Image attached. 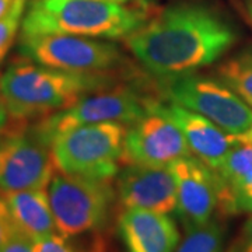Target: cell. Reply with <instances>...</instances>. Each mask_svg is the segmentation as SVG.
<instances>
[{
	"mask_svg": "<svg viewBox=\"0 0 252 252\" xmlns=\"http://www.w3.org/2000/svg\"><path fill=\"white\" fill-rule=\"evenodd\" d=\"M238 39L219 11L202 3H175L150 17L126 46L157 80L198 72L224 56Z\"/></svg>",
	"mask_w": 252,
	"mask_h": 252,
	"instance_id": "cell-1",
	"label": "cell"
},
{
	"mask_svg": "<svg viewBox=\"0 0 252 252\" xmlns=\"http://www.w3.org/2000/svg\"><path fill=\"white\" fill-rule=\"evenodd\" d=\"M117 84L114 74L63 72L23 56L0 76V95L11 119L30 121L69 108L89 94Z\"/></svg>",
	"mask_w": 252,
	"mask_h": 252,
	"instance_id": "cell-2",
	"label": "cell"
},
{
	"mask_svg": "<svg viewBox=\"0 0 252 252\" xmlns=\"http://www.w3.org/2000/svg\"><path fill=\"white\" fill-rule=\"evenodd\" d=\"M152 17L146 4L99 0H32L24 13L21 35L69 34L97 39H121Z\"/></svg>",
	"mask_w": 252,
	"mask_h": 252,
	"instance_id": "cell-3",
	"label": "cell"
},
{
	"mask_svg": "<svg viewBox=\"0 0 252 252\" xmlns=\"http://www.w3.org/2000/svg\"><path fill=\"white\" fill-rule=\"evenodd\" d=\"M126 127L118 122L83 125L56 136L51 144L59 172L93 180L112 181L124 156Z\"/></svg>",
	"mask_w": 252,
	"mask_h": 252,
	"instance_id": "cell-4",
	"label": "cell"
},
{
	"mask_svg": "<svg viewBox=\"0 0 252 252\" xmlns=\"http://www.w3.org/2000/svg\"><path fill=\"white\" fill-rule=\"evenodd\" d=\"M46 190L56 231L63 237L102 230L117 198L112 181L93 180L59 171L55 172Z\"/></svg>",
	"mask_w": 252,
	"mask_h": 252,
	"instance_id": "cell-5",
	"label": "cell"
},
{
	"mask_svg": "<svg viewBox=\"0 0 252 252\" xmlns=\"http://www.w3.org/2000/svg\"><path fill=\"white\" fill-rule=\"evenodd\" d=\"M164 101L207 118L231 136H243L252 125V108L217 77L189 73L158 80Z\"/></svg>",
	"mask_w": 252,
	"mask_h": 252,
	"instance_id": "cell-6",
	"label": "cell"
},
{
	"mask_svg": "<svg viewBox=\"0 0 252 252\" xmlns=\"http://www.w3.org/2000/svg\"><path fill=\"white\" fill-rule=\"evenodd\" d=\"M18 48L30 61L63 72L112 74L125 62L117 44L69 34L20 35Z\"/></svg>",
	"mask_w": 252,
	"mask_h": 252,
	"instance_id": "cell-7",
	"label": "cell"
},
{
	"mask_svg": "<svg viewBox=\"0 0 252 252\" xmlns=\"http://www.w3.org/2000/svg\"><path fill=\"white\" fill-rule=\"evenodd\" d=\"M51 146L28 121H16L0 135V192L45 189L56 171Z\"/></svg>",
	"mask_w": 252,
	"mask_h": 252,
	"instance_id": "cell-8",
	"label": "cell"
},
{
	"mask_svg": "<svg viewBox=\"0 0 252 252\" xmlns=\"http://www.w3.org/2000/svg\"><path fill=\"white\" fill-rule=\"evenodd\" d=\"M147 95L124 84H117L81 98L72 107L38 118L32 125L46 143L52 144L56 136L83 125L118 122L132 125L146 112Z\"/></svg>",
	"mask_w": 252,
	"mask_h": 252,
	"instance_id": "cell-9",
	"label": "cell"
},
{
	"mask_svg": "<svg viewBox=\"0 0 252 252\" xmlns=\"http://www.w3.org/2000/svg\"><path fill=\"white\" fill-rule=\"evenodd\" d=\"M189 154L188 143L178 126L153 109L146 108L143 115L126 129L124 164L170 167Z\"/></svg>",
	"mask_w": 252,
	"mask_h": 252,
	"instance_id": "cell-10",
	"label": "cell"
},
{
	"mask_svg": "<svg viewBox=\"0 0 252 252\" xmlns=\"http://www.w3.org/2000/svg\"><path fill=\"white\" fill-rule=\"evenodd\" d=\"M177 187L175 213L185 231L206 224L219 205V187L215 170L193 154L170 165Z\"/></svg>",
	"mask_w": 252,
	"mask_h": 252,
	"instance_id": "cell-11",
	"label": "cell"
},
{
	"mask_svg": "<svg viewBox=\"0 0 252 252\" xmlns=\"http://www.w3.org/2000/svg\"><path fill=\"white\" fill-rule=\"evenodd\" d=\"M115 193L125 209L170 215L177 209V187L170 167L126 164L118 172Z\"/></svg>",
	"mask_w": 252,
	"mask_h": 252,
	"instance_id": "cell-12",
	"label": "cell"
},
{
	"mask_svg": "<svg viewBox=\"0 0 252 252\" xmlns=\"http://www.w3.org/2000/svg\"><path fill=\"white\" fill-rule=\"evenodd\" d=\"M146 108L153 109L172 121L185 137L190 154L206 162L213 170L219 167L238 140V136L228 135L207 118L177 104L147 97Z\"/></svg>",
	"mask_w": 252,
	"mask_h": 252,
	"instance_id": "cell-13",
	"label": "cell"
},
{
	"mask_svg": "<svg viewBox=\"0 0 252 252\" xmlns=\"http://www.w3.org/2000/svg\"><path fill=\"white\" fill-rule=\"evenodd\" d=\"M118 230L127 252H175L181 240L171 217L144 209H125Z\"/></svg>",
	"mask_w": 252,
	"mask_h": 252,
	"instance_id": "cell-14",
	"label": "cell"
},
{
	"mask_svg": "<svg viewBox=\"0 0 252 252\" xmlns=\"http://www.w3.org/2000/svg\"><path fill=\"white\" fill-rule=\"evenodd\" d=\"M221 215H238L245 200L252 198V143L238 137L215 168Z\"/></svg>",
	"mask_w": 252,
	"mask_h": 252,
	"instance_id": "cell-15",
	"label": "cell"
},
{
	"mask_svg": "<svg viewBox=\"0 0 252 252\" xmlns=\"http://www.w3.org/2000/svg\"><path fill=\"white\" fill-rule=\"evenodd\" d=\"M1 198L16 228L31 241L58 233L46 188L1 193Z\"/></svg>",
	"mask_w": 252,
	"mask_h": 252,
	"instance_id": "cell-16",
	"label": "cell"
},
{
	"mask_svg": "<svg viewBox=\"0 0 252 252\" xmlns=\"http://www.w3.org/2000/svg\"><path fill=\"white\" fill-rule=\"evenodd\" d=\"M216 76L252 108V48L221 63L216 69Z\"/></svg>",
	"mask_w": 252,
	"mask_h": 252,
	"instance_id": "cell-17",
	"label": "cell"
},
{
	"mask_svg": "<svg viewBox=\"0 0 252 252\" xmlns=\"http://www.w3.org/2000/svg\"><path fill=\"white\" fill-rule=\"evenodd\" d=\"M185 238L180 241L175 252H223L225 228L219 220H210L185 231Z\"/></svg>",
	"mask_w": 252,
	"mask_h": 252,
	"instance_id": "cell-18",
	"label": "cell"
},
{
	"mask_svg": "<svg viewBox=\"0 0 252 252\" xmlns=\"http://www.w3.org/2000/svg\"><path fill=\"white\" fill-rule=\"evenodd\" d=\"M26 6L27 0H18L9 16L0 20V66L7 58L10 49L17 38L18 30L21 28V23L26 13Z\"/></svg>",
	"mask_w": 252,
	"mask_h": 252,
	"instance_id": "cell-19",
	"label": "cell"
},
{
	"mask_svg": "<svg viewBox=\"0 0 252 252\" xmlns=\"http://www.w3.org/2000/svg\"><path fill=\"white\" fill-rule=\"evenodd\" d=\"M32 252H79L70 238L59 233L31 241Z\"/></svg>",
	"mask_w": 252,
	"mask_h": 252,
	"instance_id": "cell-20",
	"label": "cell"
},
{
	"mask_svg": "<svg viewBox=\"0 0 252 252\" xmlns=\"http://www.w3.org/2000/svg\"><path fill=\"white\" fill-rule=\"evenodd\" d=\"M225 252H252V216L244 223Z\"/></svg>",
	"mask_w": 252,
	"mask_h": 252,
	"instance_id": "cell-21",
	"label": "cell"
},
{
	"mask_svg": "<svg viewBox=\"0 0 252 252\" xmlns=\"http://www.w3.org/2000/svg\"><path fill=\"white\" fill-rule=\"evenodd\" d=\"M16 231H17V228L10 217L6 202L0 196V252L3 251L4 245L9 243V240Z\"/></svg>",
	"mask_w": 252,
	"mask_h": 252,
	"instance_id": "cell-22",
	"label": "cell"
},
{
	"mask_svg": "<svg viewBox=\"0 0 252 252\" xmlns=\"http://www.w3.org/2000/svg\"><path fill=\"white\" fill-rule=\"evenodd\" d=\"M1 252H32L31 240L17 230L9 240V243L4 245Z\"/></svg>",
	"mask_w": 252,
	"mask_h": 252,
	"instance_id": "cell-23",
	"label": "cell"
},
{
	"mask_svg": "<svg viewBox=\"0 0 252 252\" xmlns=\"http://www.w3.org/2000/svg\"><path fill=\"white\" fill-rule=\"evenodd\" d=\"M9 111L6 108V104H4V101H3L1 95H0V135H1V132L4 130V127L9 124Z\"/></svg>",
	"mask_w": 252,
	"mask_h": 252,
	"instance_id": "cell-24",
	"label": "cell"
},
{
	"mask_svg": "<svg viewBox=\"0 0 252 252\" xmlns=\"http://www.w3.org/2000/svg\"><path fill=\"white\" fill-rule=\"evenodd\" d=\"M18 0H0V20L9 16Z\"/></svg>",
	"mask_w": 252,
	"mask_h": 252,
	"instance_id": "cell-25",
	"label": "cell"
},
{
	"mask_svg": "<svg viewBox=\"0 0 252 252\" xmlns=\"http://www.w3.org/2000/svg\"><path fill=\"white\" fill-rule=\"evenodd\" d=\"M99 1H109V3H119V4H149L150 0H99Z\"/></svg>",
	"mask_w": 252,
	"mask_h": 252,
	"instance_id": "cell-26",
	"label": "cell"
},
{
	"mask_svg": "<svg viewBox=\"0 0 252 252\" xmlns=\"http://www.w3.org/2000/svg\"><path fill=\"white\" fill-rule=\"evenodd\" d=\"M240 213H251L252 215V198L248 200H245L243 203V206L240 209Z\"/></svg>",
	"mask_w": 252,
	"mask_h": 252,
	"instance_id": "cell-27",
	"label": "cell"
},
{
	"mask_svg": "<svg viewBox=\"0 0 252 252\" xmlns=\"http://www.w3.org/2000/svg\"><path fill=\"white\" fill-rule=\"evenodd\" d=\"M244 6H245V11L252 27V0H244Z\"/></svg>",
	"mask_w": 252,
	"mask_h": 252,
	"instance_id": "cell-28",
	"label": "cell"
},
{
	"mask_svg": "<svg viewBox=\"0 0 252 252\" xmlns=\"http://www.w3.org/2000/svg\"><path fill=\"white\" fill-rule=\"evenodd\" d=\"M238 137H240V139H243V140H245V142H248V143H252V125L243 136H238Z\"/></svg>",
	"mask_w": 252,
	"mask_h": 252,
	"instance_id": "cell-29",
	"label": "cell"
}]
</instances>
